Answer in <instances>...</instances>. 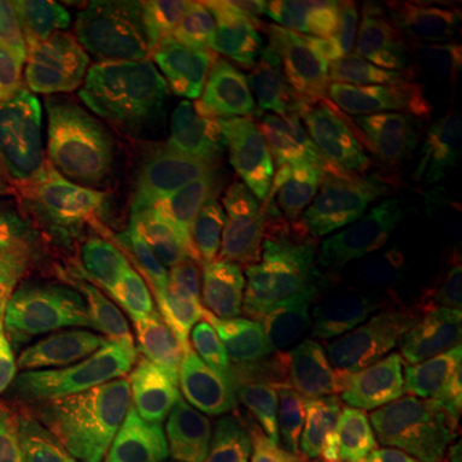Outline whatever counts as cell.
Segmentation results:
<instances>
[{"mask_svg":"<svg viewBox=\"0 0 462 462\" xmlns=\"http://www.w3.org/2000/svg\"><path fill=\"white\" fill-rule=\"evenodd\" d=\"M331 291L370 311L437 329L452 282L437 239L401 231L383 203L365 200L342 231Z\"/></svg>","mask_w":462,"mask_h":462,"instance_id":"9c48e42d","label":"cell"},{"mask_svg":"<svg viewBox=\"0 0 462 462\" xmlns=\"http://www.w3.org/2000/svg\"><path fill=\"white\" fill-rule=\"evenodd\" d=\"M29 385H32L29 365L23 363V357L18 355L11 337L0 327V396L29 388Z\"/></svg>","mask_w":462,"mask_h":462,"instance_id":"44dd1931","label":"cell"},{"mask_svg":"<svg viewBox=\"0 0 462 462\" xmlns=\"http://www.w3.org/2000/svg\"><path fill=\"white\" fill-rule=\"evenodd\" d=\"M434 334L349 303L334 291L309 298L275 342L263 419L306 411L385 360L434 342Z\"/></svg>","mask_w":462,"mask_h":462,"instance_id":"52a82bcc","label":"cell"},{"mask_svg":"<svg viewBox=\"0 0 462 462\" xmlns=\"http://www.w3.org/2000/svg\"><path fill=\"white\" fill-rule=\"evenodd\" d=\"M437 247L442 252L449 282H452V296L457 298V319L462 327V236H442L437 239Z\"/></svg>","mask_w":462,"mask_h":462,"instance_id":"603a6c76","label":"cell"},{"mask_svg":"<svg viewBox=\"0 0 462 462\" xmlns=\"http://www.w3.org/2000/svg\"><path fill=\"white\" fill-rule=\"evenodd\" d=\"M149 65L167 100L199 124L282 121L303 108L282 3H182L157 23Z\"/></svg>","mask_w":462,"mask_h":462,"instance_id":"277c9868","label":"cell"},{"mask_svg":"<svg viewBox=\"0 0 462 462\" xmlns=\"http://www.w3.org/2000/svg\"><path fill=\"white\" fill-rule=\"evenodd\" d=\"M50 126L57 180L103 190L165 172L180 118L152 75L124 62L54 96Z\"/></svg>","mask_w":462,"mask_h":462,"instance_id":"8992f818","label":"cell"},{"mask_svg":"<svg viewBox=\"0 0 462 462\" xmlns=\"http://www.w3.org/2000/svg\"><path fill=\"white\" fill-rule=\"evenodd\" d=\"M452 427L431 396H421L401 416L391 434L383 462H447Z\"/></svg>","mask_w":462,"mask_h":462,"instance_id":"ac0fdd59","label":"cell"},{"mask_svg":"<svg viewBox=\"0 0 462 462\" xmlns=\"http://www.w3.org/2000/svg\"><path fill=\"white\" fill-rule=\"evenodd\" d=\"M254 462H273V460H270V457H267L264 452H260V449H257V460H254Z\"/></svg>","mask_w":462,"mask_h":462,"instance_id":"cb8c5ba5","label":"cell"},{"mask_svg":"<svg viewBox=\"0 0 462 462\" xmlns=\"http://www.w3.org/2000/svg\"><path fill=\"white\" fill-rule=\"evenodd\" d=\"M434 342L385 360L334 396L300 411L316 430L345 449L352 462H383L391 434L413 401L437 385Z\"/></svg>","mask_w":462,"mask_h":462,"instance_id":"30bf717a","label":"cell"},{"mask_svg":"<svg viewBox=\"0 0 462 462\" xmlns=\"http://www.w3.org/2000/svg\"><path fill=\"white\" fill-rule=\"evenodd\" d=\"M51 116L0 85V206L23 199L44 178Z\"/></svg>","mask_w":462,"mask_h":462,"instance_id":"9a60e30c","label":"cell"},{"mask_svg":"<svg viewBox=\"0 0 462 462\" xmlns=\"http://www.w3.org/2000/svg\"><path fill=\"white\" fill-rule=\"evenodd\" d=\"M260 452L273 462H352L303 413L263 419Z\"/></svg>","mask_w":462,"mask_h":462,"instance_id":"ffe728a7","label":"cell"},{"mask_svg":"<svg viewBox=\"0 0 462 462\" xmlns=\"http://www.w3.org/2000/svg\"><path fill=\"white\" fill-rule=\"evenodd\" d=\"M0 85L18 93L42 114H54V93L23 3L0 0Z\"/></svg>","mask_w":462,"mask_h":462,"instance_id":"e0dca14e","label":"cell"},{"mask_svg":"<svg viewBox=\"0 0 462 462\" xmlns=\"http://www.w3.org/2000/svg\"><path fill=\"white\" fill-rule=\"evenodd\" d=\"M62 442L93 462H167L214 421L208 383L136 363L103 334L72 360L29 370Z\"/></svg>","mask_w":462,"mask_h":462,"instance_id":"3957f363","label":"cell"},{"mask_svg":"<svg viewBox=\"0 0 462 462\" xmlns=\"http://www.w3.org/2000/svg\"><path fill=\"white\" fill-rule=\"evenodd\" d=\"M0 462H75L62 437L18 398H0Z\"/></svg>","mask_w":462,"mask_h":462,"instance_id":"d6986e66","label":"cell"},{"mask_svg":"<svg viewBox=\"0 0 462 462\" xmlns=\"http://www.w3.org/2000/svg\"><path fill=\"white\" fill-rule=\"evenodd\" d=\"M398 196L385 208L401 231L427 239L462 236V126L452 118L431 116Z\"/></svg>","mask_w":462,"mask_h":462,"instance_id":"7c38bea8","label":"cell"},{"mask_svg":"<svg viewBox=\"0 0 462 462\" xmlns=\"http://www.w3.org/2000/svg\"><path fill=\"white\" fill-rule=\"evenodd\" d=\"M93 324L136 363L185 375L211 363L229 327V281L211 252L144 199L98 193Z\"/></svg>","mask_w":462,"mask_h":462,"instance_id":"7a4b0ae2","label":"cell"},{"mask_svg":"<svg viewBox=\"0 0 462 462\" xmlns=\"http://www.w3.org/2000/svg\"><path fill=\"white\" fill-rule=\"evenodd\" d=\"M23 5L54 96L129 62L142 47L136 21L114 3L36 0Z\"/></svg>","mask_w":462,"mask_h":462,"instance_id":"8fae6325","label":"cell"},{"mask_svg":"<svg viewBox=\"0 0 462 462\" xmlns=\"http://www.w3.org/2000/svg\"><path fill=\"white\" fill-rule=\"evenodd\" d=\"M430 36L431 62L419 98L462 118V0L406 3Z\"/></svg>","mask_w":462,"mask_h":462,"instance_id":"2e32d148","label":"cell"},{"mask_svg":"<svg viewBox=\"0 0 462 462\" xmlns=\"http://www.w3.org/2000/svg\"><path fill=\"white\" fill-rule=\"evenodd\" d=\"M339 178L300 118L200 121L178 136L157 193L234 263L275 275L329 231Z\"/></svg>","mask_w":462,"mask_h":462,"instance_id":"6da1fadb","label":"cell"},{"mask_svg":"<svg viewBox=\"0 0 462 462\" xmlns=\"http://www.w3.org/2000/svg\"><path fill=\"white\" fill-rule=\"evenodd\" d=\"M300 114L321 139L337 178L349 190L375 199L401 193L419 139L434 116L424 100L380 96L342 72L319 85Z\"/></svg>","mask_w":462,"mask_h":462,"instance_id":"ba28073f","label":"cell"},{"mask_svg":"<svg viewBox=\"0 0 462 462\" xmlns=\"http://www.w3.org/2000/svg\"><path fill=\"white\" fill-rule=\"evenodd\" d=\"M430 62V36L409 5L380 3L378 14L346 60L342 75L380 96L419 98Z\"/></svg>","mask_w":462,"mask_h":462,"instance_id":"5bb4252c","label":"cell"},{"mask_svg":"<svg viewBox=\"0 0 462 462\" xmlns=\"http://www.w3.org/2000/svg\"><path fill=\"white\" fill-rule=\"evenodd\" d=\"M370 0H298L282 3L285 44L296 69L303 103L319 85L339 75L365 29L378 14Z\"/></svg>","mask_w":462,"mask_h":462,"instance_id":"4fadbf2b","label":"cell"},{"mask_svg":"<svg viewBox=\"0 0 462 462\" xmlns=\"http://www.w3.org/2000/svg\"><path fill=\"white\" fill-rule=\"evenodd\" d=\"M445 406L449 427H452V445H449L447 462H462V373L452 380L445 396Z\"/></svg>","mask_w":462,"mask_h":462,"instance_id":"7402d4cb","label":"cell"},{"mask_svg":"<svg viewBox=\"0 0 462 462\" xmlns=\"http://www.w3.org/2000/svg\"><path fill=\"white\" fill-rule=\"evenodd\" d=\"M0 327L29 370L67 363L93 339L83 208L51 178L0 206Z\"/></svg>","mask_w":462,"mask_h":462,"instance_id":"5b68a950","label":"cell"}]
</instances>
